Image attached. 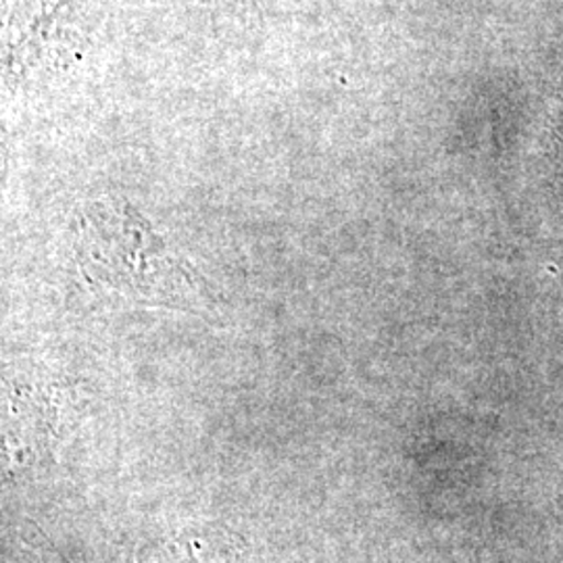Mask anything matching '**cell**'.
I'll return each instance as SVG.
<instances>
[{
    "mask_svg": "<svg viewBox=\"0 0 563 563\" xmlns=\"http://www.w3.org/2000/svg\"><path fill=\"white\" fill-rule=\"evenodd\" d=\"M76 228V260L92 288L169 309H192L201 297L205 284L195 267L174 255L128 202H95Z\"/></svg>",
    "mask_w": 563,
    "mask_h": 563,
    "instance_id": "6da1fadb",
    "label": "cell"
}]
</instances>
